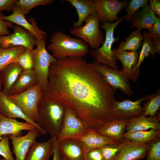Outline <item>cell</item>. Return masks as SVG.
<instances>
[{"instance_id":"6da1fadb","label":"cell","mask_w":160,"mask_h":160,"mask_svg":"<svg viewBox=\"0 0 160 160\" xmlns=\"http://www.w3.org/2000/svg\"><path fill=\"white\" fill-rule=\"evenodd\" d=\"M116 91L82 57H67L51 64L44 95L63 103L96 130L116 119L112 113Z\"/></svg>"},{"instance_id":"7a4b0ae2","label":"cell","mask_w":160,"mask_h":160,"mask_svg":"<svg viewBox=\"0 0 160 160\" xmlns=\"http://www.w3.org/2000/svg\"><path fill=\"white\" fill-rule=\"evenodd\" d=\"M66 106L44 95L37 107V123L52 137L57 138L62 127Z\"/></svg>"},{"instance_id":"3957f363","label":"cell","mask_w":160,"mask_h":160,"mask_svg":"<svg viewBox=\"0 0 160 160\" xmlns=\"http://www.w3.org/2000/svg\"><path fill=\"white\" fill-rule=\"evenodd\" d=\"M48 49L57 59L67 57H82L89 51L88 44L82 40L73 38L60 31L53 34Z\"/></svg>"},{"instance_id":"277c9868","label":"cell","mask_w":160,"mask_h":160,"mask_svg":"<svg viewBox=\"0 0 160 160\" xmlns=\"http://www.w3.org/2000/svg\"><path fill=\"white\" fill-rule=\"evenodd\" d=\"M122 20L121 17L114 23L105 22L101 25L100 27L105 31V38L101 47L92 50L90 52V56L95 59L94 62L105 64L113 69L118 70L117 59L113 54L112 47L113 43L119 39V37H114L115 29Z\"/></svg>"},{"instance_id":"5b68a950","label":"cell","mask_w":160,"mask_h":160,"mask_svg":"<svg viewBox=\"0 0 160 160\" xmlns=\"http://www.w3.org/2000/svg\"><path fill=\"white\" fill-rule=\"evenodd\" d=\"M46 40V38L37 40L36 48L31 51L33 69L36 75L38 84L44 91L48 83L49 67L57 59L47 50Z\"/></svg>"},{"instance_id":"8992f818","label":"cell","mask_w":160,"mask_h":160,"mask_svg":"<svg viewBox=\"0 0 160 160\" xmlns=\"http://www.w3.org/2000/svg\"><path fill=\"white\" fill-rule=\"evenodd\" d=\"M100 21L99 16L95 12L85 18L84 25L73 28L70 30V33L88 44L93 49H97L104 40L103 33L99 29Z\"/></svg>"},{"instance_id":"52a82bcc","label":"cell","mask_w":160,"mask_h":160,"mask_svg":"<svg viewBox=\"0 0 160 160\" xmlns=\"http://www.w3.org/2000/svg\"><path fill=\"white\" fill-rule=\"evenodd\" d=\"M44 92L37 84L23 92L9 96L28 118L37 122L38 105Z\"/></svg>"},{"instance_id":"ba28073f","label":"cell","mask_w":160,"mask_h":160,"mask_svg":"<svg viewBox=\"0 0 160 160\" xmlns=\"http://www.w3.org/2000/svg\"><path fill=\"white\" fill-rule=\"evenodd\" d=\"M89 67L99 72L106 82L112 88L130 96L133 92L130 86V79L121 70L113 69L107 65L93 62L88 63Z\"/></svg>"},{"instance_id":"9c48e42d","label":"cell","mask_w":160,"mask_h":160,"mask_svg":"<svg viewBox=\"0 0 160 160\" xmlns=\"http://www.w3.org/2000/svg\"><path fill=\"white\" fill-rule=\"evenodd\" d=\"M88 128L72 109L66 106L63 124L57 141L59 143L65 139L83 136L87 133Z\"/></svg>"},{"instance_id":"30bf717a","label":"cell","mask_w":160,"mask_h":160,"mask_svg":"<svg viewBox=\"0 0 160 160\" xmlns=\"http://www.w3.org/2000/svg\"><path fill=\"white\" fill-rule=\"evenodd\" d=\"M13 33L0 37V47L3 49L22 46L32 50L37 40L27 31L21 27L13 26Z\"/></svg>"},{"instance_id":"8fae6325","label":"cell","mask_w":160,"mask_h":160,"mask_svg":"<svg viewBox=\"0 0 160 160\" xmlns=\"http://www.w3.org/2000/svg\"><path fill=\"white\" fill-rule=\"evenodd\" d=\"M147 96L135 101L126 99L121 101L114 100L112 113L115 119H127L144 115L141 103L147 100Z\"/></svg>"},{"instance_id":"7c38bea8","label":"cell","mask_w":160,"mask_h":160,"mask_svg":"<svg viewBox=\"0 0 160 160\" xmlns=\"http://www.w3.org/2000/svg\"><path fill=\"white\" fill-rule=\"evenodd\" d=\"M95 11L103 23H113L119 19L118 14L125 8L129 1L117 0H94Z\"/></svg>"},{"instance_id":"4fadbf2b","label":"cell","mask_w":160,"mask_h":160,"mask_svg":"<svg viewBox=\"0 0 160 160\" xmlns=\"http://www.w3.org/2000/svg\"><path fill=\"white\" fill-rule=\"evenodd\" d=\"M12 11L13 12L12 14L7 16L3 15L2 18L23 28L37 40L46 38L47 33L39 28L34 18H31L28 19L30 23L26 19L25 15L14 4Z\"/></svg>"},{"instance_id":"5bb4252c","label":"cell","mask_w":160,"mask_h":160,"mask_svg":"<svg viewBox=\"0 0 160 160\" xmlns=\"http://www.w3.org/2000/svg\"><path fill=\"white\" fill-rule=\"evenodd\" d=\"M115 57L122 63L123 68L121 70L131 80L137 81L140 72L136 69L139 58L137 51H125L118 48L112 49Z\"/></svg>"},{"instance_id":"9a60e30c","label":"cell","mask_w":160,"mask_h":160,"mask_svg":"<svg viewBox=\"0 0 160 160\" xmlns=\"http://www.w3.org/2000/svg\"><path fill=\"white\" fill-rule=\"evenodd\" d=\"M0 113L6 117L21 119L33 124L39 130L42 135H45L47 133L37 122H33L28 118L9 96L2 91L0 92Z\"/></svg>"},{"instance_id":"2e32d148","label":"cell","mask_w":160,"mask_h":160,"mask_svg":"<svg viewBox=\"0 0 160 160\" xmlns=\"http://www.w3.org/2000/svg\"><path fill=\"white\" fill-rule=\"evenodd\" d=\"M40 134L37 128L28 131L24 136H17L8 135L11 140L13 152L15 154V160H24L29 148L35 142L36 139Z\"/></svg>"},{"instance_id":"e0dca14e","label":"cell","mask_w":160,"mask_h":160,"mask_svg":"<svg viewBox=\"0 0 160 160\" xmlns=\"http://www.w3.org/2000/svg\"><path fill=\"white\" fill-rule=\"evenodd\" d=\"M119 153L113 160H141L147 156L148 143H139L124 138Z\"/></svg>"},{"instance_id":"ac0fdd59","label":"cell","mask_w":160,"mask_h":160,"mask_svg":"<svg viewBox=\"0 0 160 160\" xmlns=\"http://www.w3.org/2000/svg\"><path fill=\"white\" fill-rule=\"evenodd\" d=\"M37 128L33 124L6 117L0 113V140L4 135L22 136V131H28Z\"/></svg>"},{"instance_id":"d6986e66","label":"cell","mask_w":160,"mask_h":160,"mask_svg":"<svg viewBox=\"0 0 160 160\" xmlns=\"http://www.w3.org/2000/svg\"><path fill=\"white\" fill-rule=\"evenodd\" d=\"M76 138L80 140L83 144L84 155L87 152L92 149L101 148L108 144L118 145L121 143L112 138L99 134L95 129L90 127L88 128L86 134Z\"/></svg>"},{"instance_id":"ffe728a7","label":"cell","mask_w":160,"mask_h":160,"mask_svg":"<svg viewBox=\"0 0 160 160\" xmlns=\"http://www.w3.org/2000/svg\"><path fill=\"white\" fill-rule=\"evenodd\" d=\"M58 148L60 156L68 160H84L83 144L76 138L68 139L58 143Z\"/></svg>"},{"instance_id":"44dd1931","label":"cell","mask_w":160,"mask_h":160,"mask_svg":"<svg viewBox=\"0 0 160 160\" xmlns=\"http://www.w3.org/2000/svg\"><path fill=\"white\" fill-rule=\"evenodd\" d=\"M160 113L154 117L145 115L128 119L125 129L129 132L146 131L149 129L160 130Z\"/></svg>"},{"instance_id":"7402d4cb","label":"cell","mask_w":160,"mask_h":160,"mask_svg":"<svg viewBox=\"0 0 160 160\" xmlns=\"http://www.w3.org/2000/svg\"><path fill=\"white\" fill-rule=\"evenodd\" d=\"M54 141L51 137L47 141H35L28 151L24 160H49L53 155Z\"/></svg>"},{"instance_id":"603a6c76","label":"cell","mask_w":160,"mask_h":160,"mask_svg":"<svg viewBox=\"0 0 160 160\" xmlns=\"http://www.w3.org/2000/svg\"><path fill=\"white\" fill-rule=\"evenodd\" d=\"M128 119H116L105 124L96 130L102 135L112 138L121 143Z\"/></svg>"},{"instance_id":"cb8c5ba5","label":"cell","mask_w":160,"mask_h":160,"mask_svg":"<svg viewBox=\"0 0 160 160\" xmlns=\"http://www.w3.org/2000/svg\"><path fill=\"white\" fill-rule=\"evenodd\" d=\"M157 18L150 5L148 4L137 13L132 20L129 28H136L140 31L142 29L149 30L154 24Z\"/></svg>"},{"instance_id":"d4e9b609","label":"cell","mask_w":160,"mask_h":160,"mask_svg":"<svg viewBox=\"0 0 160 160\" xmlns=\"http://www.w3.org/2000/svg\"><path fill=\"white\" fill-rule=\"evenodd\" d=\"M37 84L38 81L34 69L23 70L11 88L9 95L18 94Z\"/></svg>"},{"instance_id":"484cf974","label":"cell","mask_w":160,"mask_h":160,"mask_svg":"<svg viewBox=\"0 0 160 160\" xmlns=\"http://www.w3.org/2000/svg\"><path fill=\"white\" fill-rule=\"evenodd\" d=\"M23 70L18 63L13 62L0 70L3 82L2 91L4 93L9 95L11 88Z\"/></svg>"},{"instance_id":"4316f807","label":"cell","mask_w":160,"mask_h":160,"mask_svg":"<svg viewBox=\"0 0 160 160\" xmlns=\"http://www.w3.org/2000/svg\"><path fill=\"white\" fill-rule=\"evenodd\" d=\"M76 9L78 15L77 21L73 23V28L81 26L85 18L96 12L94 0H65Z\"/></svg>"},{"instance_id":"83f0119b","label":"cell","mask_w":160,"mask_h":160,"mask_svg":"<svg viewBox=\"0 0 160 160\" xmlns=\"http://www.w3.org/2000/svg\"><path fill=\"white\" fill-rule=\"evenodd\" d=\"M160 135V130L151 129L149 130L139 131L124 132L123 138L135 143H149Z\"/></svg>"},{"instance_id":"f1b7e54d","label":"cell","mask_w":160,"mask_h":160,"mask_svg":"<svg viewBox=\"0 0 160 160\" xmlns=\"http://www.w3.org/2000/svg\"><path fill=\"white\" fill-rule=\"evenodd\" d=\"M26 49L22 46L6 49L0 47V70L11 63L15 62L19 56Z\"/></svg>"},{"instance_id":"f546056e","label":"cell","mask_w":160,"mask_h":160,"mask_svg":"<svg viewBox=\"0 0 160 160\" xmlns=\"http://www.w3.org/2000/svg\"><path fill=\"white\" fill-rule=\"evenodd\" d=\"M143 39L142 48L139 55V58L136 69L140 72V66L144 59L152 55L153 58L156 57L155 52L152 38L150 36L148 31H145L143 34Z\"/></svg>"},{"instance_id":"4dcf8cb0","label":"cell","mask_w":160,"mask_h":160,"mask_svg":"<svg viewBox=\"0 0 160 160\" xmlns=\"http://www.w3.org/2000/svg\"><path fill=\"white\" fill-rule=\"evenodd\" d=\"M147 102L143 106L144 115L154 117L160 108V89L159 88L152 95H146Z\"/></svg>"},{"instance_id":"1f68e13d","label":"cell","mask_w":160,"mask_h":160,"mask_svg":"<svg viewBox=\"0 0 160 160\" xmlns=\"http://www.w3.org/2000/svg\"><path fill=\"white\" fill-rule=\"evenodd\" d=\"M125 39L126 41L121 42L118 48L125 51H137L141 44L143 36L140 31L137 29L131 32Z\"/></svg>"},{"instance_id":"d6a6232c","label":"cell","mask_w":160,"mask_h":160,"mask_svg":"<svg viewBox=\"0 0 160 160\" xmlns=\"http://www.w3.org/2000/svg\"><path fill=\"white\" fill-rule=\"evenodd\" d=\"M55 1L54 0H16L14 4L25 15L36 6H47L52 4Z\"/></svg>"},{"instance_id":"836d02e7","label":"cell","mask_w":160,"mask_h":160,"mask_svg":"<svg viewBox=\"0 0 160 160\" xmlns=\"http://www.w3.org/2000/svg\"><path fill=\"white\" fill-rule=\"evenodd\" d=\"M147 0H132L129 2L125 7L126 15L121 17L123 20L128 23H131L133 18L138 12L139 9L148 4Z\"/></svg>"},{"instance_id":"e575fe53","label":"cell","mask_w":160,"mask_h":160,"mask_svg":"<svg viewBox=\"0 0 160 160\" xmlns=\"http://www.w3.org/2000/svg\"><path fill=\"white\" fill-rule=\"evenodd\" d=\"M122 146L119 144H108L100 148L104 160H113L120 151Z\"/></svg>"},{"instance_id":"d590c367","label":"cell","mask_w":160,"mask_h":160,"mask_svg":"<svg viewBox=\"0 0 160 160\" xmlns=\"http://www.w3.org/2000/svg\"><path fill=\"white\" fill-rule=\"evenodd\" d=\"M31 50L26 48L18 57L15 62L17 63L23 70L33 68V64L31 53Z\"/></svg>"},{"instance_id":"8d00e7d4","label":"cell","mask_w":160,"mask_h":160,"mask_svg":"<svg viewBox=\"0 0 160 160\" xmlns=\"http://www.w3.org/2000/svg\"><path fill=\"white\" fill-rule=\"evenodd\" d=\"M148 144L149 148L146 160H160V135Z\"/></svg>"},{"instance_id":"74e56055","label":"cell","mask_w":160,"mask_h":160,"mask_svg":"<svg viewBox=\"0 0 160 160\" xmlns=\"http://www.w3.org/2000/svg\"><path fill=\"white\" fill-rule=\"evenodd\" d=\"M8 135L3 136L0 140V155L5 160H15L10 150Z\"/></svg>"},{"instance_id":"f35d334b","label":"cell","mask_w":160,"mask_h":160,"mask_svg":"<svg viewBox=\"0 0 160 160\" xmlns=\"http://www.w3.org/2000/svg\"><path fill=\"white\" fill-rule=\"evenodd\" d=\"M84 160H104L100 148L91 149L84 154Z\"/></svg>"},{"instance_id":"ab89813d","label":"cell","mask_w":160,"mask_h":160,"mask_svg":"<svg viewBox=\"0 0 160 160\" xmlns=\"http://www.w3.org/2000/svg\"><path fill=\"white\" fill-rule=\"evenodd\" d=\"M1 12H0V37L8 35L10 34L8 28L13 27V23L9 21H6L2 18L3 15Z\"/></svg>"},{"instance_id":"60d3db41","label":"cell","mask_w":160,"mask_h":160,"mask_svg":"<svg viewBox=\"0 0 160 160\" xmlns=\"http://www.w3.org/2000/svg\"><path fill=\"white\" fill-rule=\"evenodd\" d=\"M148 33L152 38L156 37H160V18L157 17L156 21L152 27L148 30Z\"/></svg>"},{"instance_id":"b9f144b4","label":"cell","mask_w":160,"mask_h":160,"mask_svg":"<svg viewBox=\"0 0 160 160\" xmlns=\"http://www.w3.org/2000/svg\"><path fill=\"white\" fill-rule=\"evenodd\" d=\"M16 1V0H0V12L12 11L13 6Z\"/></svg>"},{"instance_id":"7bdbcfd3","label":"cell","mask_w":160,"mask_h":160,"mask_svg":"<svg viewBox=\"0 0 160 160\" xmlns=\"http://www.w3.org/2000/svg\"><path fill=\"white\" fill-rule=\"evenodd\" d=\"M148 1L150 3L152 9L155 14L159 17L160 16V0H150Z\"/></svg>"},{"instance_id":"ee69618b","label":"cell","mask_w":160,"mask_h":160,"mask_svg":"<svg viewBox=\"0 0 160 160\" xmlns=\"http://www.w3.org/2000/svg\"><path fill=\"white\" fill-rule=\"evenodd\" d=\"M52 138L54 139V148L52 160H60L61 156L58 148V143L57 141V138Z\"/></svg>"},{"instance_id":"f6af8a7d","label":"cell","mask_w":160,"mask_h":160,"mask_svg":"<svg viewBox=\"0 0 160 160\" xmlns=\"http://www.w3.org/2000/svg\"><path fill=\"white\" fill-rule=\"evenodd\" d=\"M155 52L156 53L160 54V37L152 38Z\"/></svg>"},{"instance_id":"bcb514c9","label":"cell","mask_w":160,"mask_h":160,"mask_svg":"<svg viewBox=\"0 0 160 160\" xmlns=\"http://www.w3.org/2000/svg\"><path fill=\"white\" fill-rule=\"evenodd\" d=\"M3 82L2 75L0 71V92L2 91Z\"/></svg>"},{"instance_id":"7dc6e473","label":"cell","mask_w":160,"mask_h":160,"mask_svg":"<svg viewBox=\"0 0 160 160\" xmlns=\"http://www.w3.org/2000/svg\"><path fill=\"white\" fill-rule=\"evenodd\" d=\"M60 160H68L62 156H61Z\"/></svg>"},{"instance_id":"c3c4849f","label":"cell","mask_w":160,"mask_h":160,"mask_svg":"<svg viewBox=\"0 0 160 160\" xmlns=\"http://www.w3.org/2000/svg\"><path fill=\"white\" fill-rule=\"evenodd\" d=\"M0 160H5L4 158H0Z\"/></svg>"}]
</instances>
